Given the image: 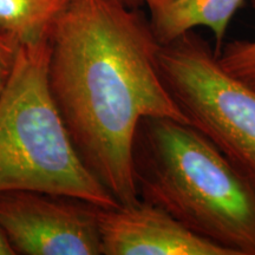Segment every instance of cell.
Segmentation results:
<instances>
[{
    "mask_svg": "<svg viewBox=\"0 0 255 255\" xmlns=\"http://www.w3.org/2000/svg\"><path fill=\"white\" fill-rule=\"evenodd\" d=\"M245 0H144L149 24L161 46L173 43L196 27H207L220 55L232 18Z\"/></svg>",
    "mask_w": 255,
    "mask_h": 255,
    "instance_id": "cell-7",
    "label": "cell"
},
{
    "mask_svg": "<svg viewBox=\"0 0 255 255\" xmlns=\"http://www.w3.org/2000/svg\"><path fill=\"white\" fill-rule=\"evenodd\" d=\"M49 87L76 151L120 205L139 199L132 148L139 122L187 123L162 81L161 44L139 9L68 0L51 27Z\"/></svg>",
    "mask_w": 255,
    "mask_h": 255,
    "instance_id": "cell-1",
    "label": "cell"
},
{
    "mask_svg": "<svg viewBox=\"0 0 255 255\" xmlns=\"http://www.w3.org/2000/svg\"><path fill=\"white\" fill-rule=\"evenodd\" d=\"M98 208L33 190L0 194V232L14 254L101 255Z\"/></svg>",
    "mask_w": 255,
    "mask_h": 255,
    "instance_id": "cell-5",
    "label": "cell"
},
{
    "mask_svg": "<svg viewBox=\"0 0 255 255\" xmlns=\"http://www.w3.org/2000/svg\"><path fill=\"white\" fill-rule=\"evenodd\" d=\"M115 1L120 2V4H122L130 8L139 9L142 6H144V0H115Z\"/></svg>",
    "mask_w": 255,
    "mask_h": 255,
    "instance_id": "cell-12",
    "label": "cell"
},
{
    "mask_svg": "<svg viewBox=\"0 0 255 255\" xmlns=\"http://www.w3.org/2000/svg\"><path fill=\"white\" fill-rule=\"evenodd\" d=\"M98 225L105 255H233L144 200L98 208Z\"/></svg>",
    "mask_w": 255,
    "mask_h": 255,
    "instance_id": "cell-6",
    "label": "cell"
},
{
    "mask_svg": "<svg viewBox=\"0 0 255 255\" xmlns=\"http://www.w3.org/2000/svg\"><path fill=\"white\" fill-rule=\"evenodd\" d=\"M255 9V0H252ZM221 62L229 73L255 90V39L235 40L223 49Z\"/></svg>",
    "mask_w": 255,
    "mask_h": 255,
    "instance_id": "cell-9",
    "label": "cell"
},
{
    "mask_svg": "<svg viewBox=\"0 0 255 255\" xmlns=\"http://www.w3.org/2000/svg\"><path fill=\"white\" fill-rule=\"evenodd\" d=\"M20 44L8 33L0 30V95L13 73Z\"/></svg>",
    "mask_w": 255,
    "mask_h": 255,
    "instance_id": "cell-10",
    "label": "cell"
},
{
    "mask_svg": "<svg viewBox=\"0 0 255 255\" xmlns=\"http://www.w3.org/2000/svg\"><path fill=\"white\" fill-rule=\"evenodd\" d=\"M49 58V38L20 44L0 95V194L33 190L119 207L72 144L50 92Z\"/></svg>",
    "mask_w": 255,
    "mask_h": 255,
    "instance_id": "cell-3",
    "label": "cell"
},
{
    "mask_svg": "<svg viewBox=\"0 0 255 255\" xmlns=\"http://www.w3.org/2000/svg\"><path fill=\"white\" fill-rule=\"evenodd\" d=\"M68 0H0V30L19 44L47 39Z\"/></svg>",
    "mask_w": 255,
    "mask_h": 255,
    "instance_id": "cell-8",
    "label": "cell"
},
{
    "mask_svg": "<svg viewBox=\"0 0 255 255\" xmlns=\"http://www.w3.org/2000/svg\"><path fill=\"white\" fill-rule=\"evenodd\" d=\"M162 81L195 128L255 187V90L222 68L191 31L161 46Z\"/></svg>",
    "mask_w": 255,
    "mask_h": 255,
    "instance_id": "cell-4",
    "label": "cell"
},
{
    "mask_svg": "<svg viewBox=\"0 0 255 255\" xmlns=\"http://www.w3.org/2000/svg\"><path fill=\"white\" fill-rule=\"evenodd\" d=\"M132 163L139 199L233 255H255V187L195 128L143 119Z\"/></svg>",
    "mask_w": 255,
    "mask_h": 255,
    "instance_id": "cell-2",
    "label": "cell"
},
{
    "mask_svg": "<svg viewBox=\"0 0 255 255\" xmlns=\"http://www.w3.org/2000/svg\"><path fill=\"white\" fill-rule=\"evenodd\" d=\"M0 255H15L5 235L0 232Z\"/></svg>",
    "mask_w": 255,
    "mask_h": 255,
    "instance_id": "cell-11",
    "label": "cell"
}]
</instances>
